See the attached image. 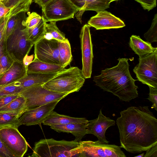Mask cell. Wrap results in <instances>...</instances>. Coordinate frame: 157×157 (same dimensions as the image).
I'll return each mask as SVG.
<instances>
[{"instance_id":"obj_20","label":"cell","mask_w":157,"mask_h":157,"mask_svg":"<svg viewBox=\"0 0 157 157\" xmlns=\"http://www.w3.org/2000/svg\"><path fill=\"white\" fill-rule=\"evenodd\" d=\"M88 122V120L85 118L71 117L59 114L53 111L42 123L44 125L50 126L56 124H65L71 123H86Z\"/></svg>"},{"instance_id":"obj_30","label":"cell","mask_w":157,"mask_h":157,"mask_svg":"<svg viewBox=\"0 0 157 157\" xmlns=\"http://www.w3.org/2000/svg\"><path fill=\"white\" fill-rule=\"evenodd\" d=\"M147 41L151 43L157 41V14H155L150 28L144 34Z\"/></svg>"},{"instance_id":"obj_18","label":"cell","mask_w":157,"mask_h":157,"mask_svg":"<svg viewBox=\"0 0 157 157\" xmlns=\"http://www.w3.org/2000/svg\"><path fill=\"white\" fill-rule=\"evenodd\" d=\"M88 122L56 124L50 126V128L59 132L71 133L75 137V140L79 142L82 138L87 134Z\"/></svg>"},{"instance_id":"obj_43","label":"cell","mask_w":157,"mask_h":157,"mask_svg":"<svg viewBox=\"0 0 157 157\" xmlns=\"http://www.w3.org/2000/svg\"><path fill=\"white\" fill-rule=\"evenodd\" d=\"M108 0L110 1L111 2H113V1H119V0Z\"/></svg>"},{"instance_id":"obj_5","label":"cell","mask_w":157,"mask_h":157,"mask_svg":"<svg viewBox=\"0 0 157 157\" xmlns=\"http://www.w3.org/2000/svg\"><path fill=\"white\" fill-rule=\"evenodd\" d=\"M26 18V16L23 17L6 39V51L14 61H23L33 45L28 39Z\"/></svg>"},{"instance_id":"obj_36","label":"cell","mask_w":157,"mask_h":157,"mask_svg":"<svg viewBox=\"0 0 157 157\" xmlns=\"http://www.w3.org/2000/svg\"><path fill=\"white\" fill-rule=\"evenodd\" d=\"M157 0H135L139 3L144 10L148 11L156 6Z\"/></svg>"},{"instance_id":"obj_44","label":"cell","mask_w":157,"mask_h":157,"mask_svg":"<svg viewBox=\"0 0 157 157\" xmlns=\"http://www.w3.org/2000/svg\"><path fill=\"white\" fill-rule=\"evenodd\" d=\"M5 48V46L2 47H1V48H0V49L2 48Z\"/></svg>"},{"instance_id":"obj_23","label":"cell","mask_w":157,"mask_h":157,"mask_svg":"<svg viewBox=\"0 0 157 157\" xmlns=\"http://www.w3.org/2000/svg\"><path fill=\"white\" fill-rule=\"evenodd\" d=\"M25 111L0 112V128L7 127L18 128V120Z\"/></svg>"},{"instance_id":"obj_40","label":"cell","mask_w":157,"mask_h":157,"mask_svg":"<svg viewBox=\"0 0 157 157\" xmlns=\"http://www.w3.org/2000/svg\"><path fill=\"white\" fill-rule=\"evenodd\" d=\"M10 10V8L7 7L2 1H0V19L8 14Z\"/></svg>"},{"instance_id":"obj_38","label":"cell","mask_w":157,"mask_h":157,"mask_svg":"<svg viewBox=\"0 0 157 157\" xmlns=\"http://www.w3.org/2000/svg\"><path fill=\"white\" fill-rule=\"evenodd\" d=\"M19 94L3 96L0 97V108L17 98Z\"/></svg>"},{"instance_id":"obj_45","label":"cell","mask_w":157,"mask_h":157,"mask_svg":"<svg viewBox=\"0 0 157 157\" xmlns=\"http://www.w3.org/2000/svg\"><path fill=\"white\" fill-rule=\"evenodd\" d=\"M3 0H0V1H3Z\"/></svg>"},{"instance_id":"obj_27","label":"cell","mask_w":157,"mask_h":157,"mask_svg":"<svg viewBox=\"0 0 157 157\" xmlns=\"http://www.w3.org/2000/svg\"><path fill=\"white\" fill-rule=\"evenodd\" d=\"M26 100L23 96L19 95L6 105L0 108V112H17L25 111Z\"/></svg>"},{"instance_id":"obj_6","label":"cell","mask_w":157,"mask_h":157,"mask_svg":"<svg viewBox=\"0 0 157 157\" xmlns=\"http://www.w3.org/2000/svg\"><path fill=\"white\" fill-rule=\"evenodd\" d=\"M19 94L26 99V109L36 108L52 101H60L69 94L54 92L39 85L26 89Z\"/></svg>"},{"instance_id":"obj_13","label":"cell","mask_w":157,"mask_h":157,"mask_svg":"<svg viewBox=\"0 0 157 157\" xmlns=\"http://www.w3.org/2000/svg\"><path fill=\"white\" fill-rule=\"evenodd\" d=\"M59 101H55L36 108L26 109L18 120L19 126L22 125H40Z\"/></svg>"},{"instance_id":"obj_31","label":"cell","mask_w":157,"mask_h":157,"mask_svg":"<svg viewBox=\"0 0 157 157\" xmlns=\"http://www.w3.org/2000/svg\"><path fill=\"white\" fill-rule=\"evenodd\" d=\"M25 12L21 13L16 15L13 16L8 19L6 29V38L11 33L18 22L25 16Z\"/></svg>"},{"instance_id":"obj_2","label":"cell","mask_w":157,"mask_h":157,"mask_svg":"<svg viewBox=\"0 0 157 157\" xmlns=\"http://www.w3.org/2000/svg\"><path fill=\"white\" fill-rule=\"evenodd\" d=\"M128 59L119 58L117 65L102 70L100 75L93 78L96 85L125 102H129L138 96V87L135 84L136 80L132 77L129 70Z\"/></svg>"},{"instance_id":"obj_24","label":"cell","mask_w":157,"mask_h":157,"mask_svg":"<svg viewBox=\"0 0 157 157\" xmlns=\"http://www.w3.org/2000/svg\"><path fill=\"white\" fill-rule=\"evenodd\" d=\"M59 64L64 67L69 65L72 59L71 47L69 41H58Z\"/></svg>"},{"instance_id":"obj_14","label":"cell","mask_w":157,"mask_h":157,"mask_svg":"<svg viewBox=\"0 0 157 157\" xmlns=\"http://www.w3.org/2000/svg\"><path fill=\"white\" fill-rule=\"evenodd\" d=\"M88 24L96 30L118 29L125 26L120 18L105 10L98 12L91 17Z\"/></svg>"},{"instance_id":"obj_9","label":"cell","mask_w":157,"mask_h":157,"mask_svg":"<svg viewBox=\"0 0 157 157\" xmlns=\"http://www.w3.org/2000/svg\"><path fill=\"white\" fill-rule=\"evenodd\" d=\"M82 151L80 157H126L121 146L101 143L98 140L79 142Z\"/></svg>"},{"instance_id":"obj_3","label":"cell","mask_w":157,"mask_h":157,"mask_svg":"<svg viewBox=\"0 0 157 157\" xmlns=\"http://www.w3.org/2000/svg\"><path fill=\"white\" fill-rule=\"evenodd\" d=\"M82 151L80 143L75 140H57L53 139H43L36 142L31 157H79Z\"/></svg>"},{"instance_id":"obj_10","label":"cell","mask_w":157,"mask_h":157,"mask_svg":"<svg viewBox=\"0 0 157 157\" xmlns=\"http://www.w3.org/2000/svg\"><path fill=\"white\" fill-rule=\"evenodd\" d=\"M0 139L15 157H22L27 151L28 143L18 128L7 127L0 128Z\"/></svg>"},{"instance_id":"obj_33","label":"cell","mask_w":157,"mask_h":157,"mask_svg":"<svg viewBox=\"0 0 157 157\" xmlns=\"http://www.w3.org/2000/svg\"><path fill=\"white\" fill-rule=\"evenodd\" d=\"M14 61L6 52L0 59V76L7 70Z\"/></svg>"},{"instance_id":"obj_1","label":"cell","mask_w":157,"mask_h":157,"mask_svg":"<svg viewBox=\"0 0 157 157\" xmlns=\"http://www.w3.org/2000/svg\"><path fill=\"white\" fill-rule=\"evenodd\" d=\"M120 114L116 122L121 148L139 153L157 144V119L148 106L130 107Z\"/></svg>"},{"instance_id":"obj_16","label":"cell","mask_w":157,"mask_h":157,"mask_svg":"<svg viewBox=\"0 0 157 157\" xmlns=\"http://www.w3.org/2000/svg\"><path fill=\"white\" fill-rule=\"evenodd\" d=\"M27 74L26 66L23 61H14L7 70L0 76V86L13 83L25 76Z\"/></svg>"},{"instance_id":"obj_34","label":"cell","mask_w":157,"mask_h":157,"mask_svg":"<svg viewBox=\"0 0 157 157\" xmlns=\"http://www.w3.org/2000/svg\"><path fill=\"white\" fill-rule=\"evenodd\" d=\"M9 18L10 17L8 14L0 19V46L5 45L6 25Z\"/></svg>"},{"instance_id":"obj_39","label":"cell","mask_w":157,"mask_h":157,"mask_svg":"<svg viewBox=\"0 0 157 157\" xmlns=\"http://www.w3.org/2000/svg\"><path fill=\"white\" fill-rule=\"evenodd\" d=\"M146 151L144 157H157V144Z\"/></svg>"},{"instance_id":"obj_7","label":"cell","mask_w":157,"mask_h":157,"mask_svg":"<svg viewBox=\"0 0 157 157\" xmlns=\"http://www.w3.org/2000/svg\"><path fill=\"white\" fill-rule=\"evenodd\" d=\"M41 8L43 16L48 22L74 18L79 11L69 0H50Z\"/></svg>"},{"instance_id":"obj_8","label":"cell","mask_w":157,"mask_h":157,"mask_svg":"<svg viewBox=\"0 0 157 157\" xmlns=\"http://www.w3.org/2000/svg\"><path fill=\"white\" fill-rule=\"evenodd\" d=\"M139 60L133 69L137 80L148 86L157 88V50L139 58Z\"/></svg>"},{"instance_id":"obj_15","label":"cell","mask_w":157,"mask_h":157,"mask_svg":"<svg viewBox=\"0 0 157 157\" xmlns=\"http://www.w3.org/2000/svg\"><path fill=\"white\" fill-rule=\"evenodd\" d=\"M115 121L109 117H107L102 113L101 109L97 118L88 121L87 126V134H92L96 136L99 141L105 144H108L105 133L109 127L114 126Z\"/></svg>"},{"instance_id":"obj_28","label":"cell","mask_w":157,"mask_h":157,"mask_svg":"<svg viewBox=\"0 0 157 157\" xmlns=\"http://www.w3.org/2000/svg\"><path fill=\"white\" fill-rule=\"evenodd\" d=\"M25 89L14 83L0 86V97L6 96L19 94Z\"/></svg>"},{"instance_id":"obj_26","label":"cell","mask_w":157,"mask_h":157,"mask_svg":"<svg viewBox=\"0 0 157 157\" xmlns=\"http://www.w3.org/2000/svg\"><path fill=\"white\" fill-rule=\"evenodd\" d=\"M47 21L43 16L40 22L33 28L28 29V38L33 45L39 40L44 37L45 25Z\"/></svg>"},{"instance_id":"obj_41","label":"cell","mask_w":157,"mask_h":157,"mask_svg":"<svg viewBox=\"0 0 157 157\" xmlns=\"http://www.w3.org/2000/svg\"><path fill=\"white\" fill-rule=\"evenodd\" d=\"M50 0H34V2L41 8Z\"/></svg>"},{"instance_id":"obj_4","label":"cell","mask_w":157,"mask_h":157,"mask_svg":"<svg viewBox=\"0 0 157 157\" xmlns=\"http://www.w3.org/2000/svg\"><path fill=\"white\" fill-rule=\"evenodd\" d=\"M85 78L77 67L64 69L52 78L42 85L50 90L69 94L78 91L83 86Z\"/></svg>"},{"instance_id":"obj_22","label":"cell","mask_w":157,"mask_h":157,"mask_svg":"<svg viewBox=\"0 0 157 157\" xmlns=\"http://www.w3.org/2000/svg\"><path fill=\"white\" fill-rule=\"evenodd\" d=\"M33 0H4L2 2L10 9L8 15L10 18L22 12H29Z\"/></svg>"},{"instance_id":"obj_42","label":"cell","mask_w":157,"mask_h":157,"mask_svg":"<svg viewBox=\"0 0 157 157\" xmlns=\"http://www.w3.org/2000/svg\"><path fill=\"white\" fill-rule=\"evenodd\" d=\"M144 153H142L141 154H140L137 155L135 156L134 157H144Z\"/></svg>"},{"instance_id":"obj_17","label":"cell","mask_w":157,"mask_h":157,"mask_svg":"<svg viewBox=\"0 0 157 157\" xmlns=\"http://www.w3.org/2000/svg\"><path fill=\"white\" fill-rule=\"evenodd\" d=\"M59 72L51 73L27 72L25 76L14 83L25 90L32 86L44 84Z\"/></svg>"},{"instance_id":"obj_25","label":"cell","mask_w":157,"mask_h":157,"mask_svg":"<svg viewBox=\"0 0 157 157\" xmlns=\"http://www.w3.org/2000/svg\"><path fill=\"white\" fill-rule=\"evenodd\" d=\"M44 37L55 39L58 41L66 42L68 41L65 34L62 32L57 27L56 22L53 21L47 22L45 25Z\"/></svg>"},{"instance_id":"obj_29","label":"cell","mask_w":157,"mask_h":157,"mask_svg":"<svg viewBox=\"0 0 157 157\" xmlns=\"http://www.w3.org/2000/svg\"><path fill=\"white\" fill-rule=\"evenodd\" d=\"M79 11L75 15L77 20L81 23L82 22V16L83 13L90 6L93 0H69Z\"/></svg>"},{"instance_id":"obj_37","label":"cell","mask_w":157,"mask_h":157,"mask_svg":"<svg viewBox=\"0 0 157 157\" xmlns=\"http://www.w3.org/2000/svg\"><path fill=\"white\" fill-rule=\"evenodd\" d=\"M0 157H15L0 139Z\"/></svg>"},{"instance_id":"obj_11","label":"cell","mask_w":157,"mask_h":157,"mask_svg":"<svg viewBox=\"0 0 157 157\" xmlns=\"http://www.w3.org/2000/svg\"><path fill=\"white\" fill-rule=\"evenodd\" d=\"M58 42L55 39L44 37L39 40L34 44V59L48 63L59 64Z\"/></svg>"},{"instance_id":"obj_21","label":"cell","mask_w":157,"mask_h":157,"mask_svg":"<svg viewBox=\"0 0 157 157\" xmlns=\"http://www.w3.org/2000/svg\"><path fill=\"white\" fill-rule=\"evenodd\" d=\"M26 68L27 72L51 73L59 72L65 68L59 64L45 63L34 59Z\"/></svg>"},{"instance_id":"obj_19","label":"cell","mask_w":157,"mask_h":157,"mask_svg":"<svg viewBox=\"0 0 157 157\" xmlns=\"http://www.w3.org/2000/svg\"><path fill=\"white\" fill-rule=\"evenodd\" d=\"M130 47L137 54L139 58L150 54L157 50V48L152 46L151 43L145 41L139 36L132 35L129 43Z\"/></svg>"},{"instance_id":"obj_32","label":"cell","mask_w":157,"mask_h":157,"mask_svg":"<svg viewBox=\"0 0 157 157\" xmlns=\"http://www.w3.org/2000/svg\"><path fill=\"white\" fill-rule=\"evenodd\" d=\"M28 16L26 17L25 24L28 29L35 27L40 21L42 16H41L35 12L30 13L29 12Z\"/></svg>"},{"instance_id":"obj_12","label":"cell","mask_w":157,"mask_h":157,"mask_svg":"<svg viewBox=\"0 0 157 157\" xmlns=\"http://www.w3.org/2000/svg\"><path fill=\"white\" fill-rule=\"evenodd\" d=\"M90 27L88 24L84 25L79 35L82 62L81 71L85 78H90L92 72L93 54Z\"/></svg>"},{"instance_id":"obj_35","label":"cell","mask_w":157,"mask_h":157,"mask_svg":"<svg viewBox=\"0 0 157 157\" xmlns=\"http://www.w3.org/2000/svg\"><path fill=\"white\" fill-rule=\"evenodd\" d=\"M149 92L147 99L153 104L151 108L157 111V88L149 86Z\"/></svg>"}]
</instances>
